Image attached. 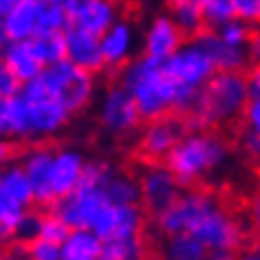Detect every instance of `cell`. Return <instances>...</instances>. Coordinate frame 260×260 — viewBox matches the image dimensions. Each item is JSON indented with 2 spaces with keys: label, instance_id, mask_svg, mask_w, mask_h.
Listing matches in <instances>:
<instances>
[{
  "label": "cell",
  "instance_id": "obj_6",
  "mask_svg": "<svg viewBox=\"0 0 260 260\" xmlns=\"http://www.w3.org/2000/svg\"><path fill=\"white\" fill-rule=\"evenodd\" d=\"M164 71L179 88L197 90V93L216 75L212 60L194 40H187L170 60H166Z\"/></svg>",
  "mask_w": 260,
  "mask_h": 260
},
{
  "label": "cell",
  "instance_id": "obj_17",
  "mask_svg": "<svg viewBox=\"0 0 260 260\" xmlns=\"http://www.w3.org/2000/svg\"><path fill=\"white\" fill-rule=\"evenodd\" d=\"M0 64L14 75L22 86L29 82H34L44 69L40 55H38V51L34 47V40L7 42L3 49H0Z\"/></svg>",
  "mask_w": 260,
  "mask_h": 260
},
{
  "label": "cell",
  "instance_id": "obj_14",
  "mask_svg": "<svg viewBox=\"0 0 260 260\" xmlns=\"http://www.w3.org/2000/svg\"><path fill=\"white\" fill-rule=\"evenodd\" d=\"M185 135V126L179 117L168 115L161 117L157 121H150L144 130L139 139V150L144 157L154 159V161H164L174 146L183 139Z\"/></svg>",
  "mask_w": 260,
  "mask_h": 260
},
{
  "label": "cell",
  "instance_id": "obj_24",
  "mask_svg": "<svg viewBox=\"0 0 260 260\" xmlns=\"http://www.w3.org/2000/svg\"><path fill=\"white\" fill-rule=\"evenodd\" d=\"M168 16L177 24L185 40H194L201 31H205L203 14H201V0H174L168 5Z\"/></svg>",
  "mask_w": 260,
  "mask_h": 260
},
{
  "label": "cell",
  "instance_id": "obj_35",
  "mask_svg": "<svg viewBox=\"0 0 260 260\" xmlns=\"http://www.w3.org/2000/svg\"><path fill=\"white\" fill-rule=\"evenodd\" d=\"M20 210H11V207H3L0 212V243H16V234L22 220Z\"/></svg>",
  "mask_w": 260,
  "mask_h": 260
},
{
  "label": "cell",
  "instance_id": "obj_48",
  "mask_svg": "<svg viewBox=\"0 0 260 260\" xmlns=\"http://www.w3.org/2000/svg\"><path fill=\"white\" fill-rule=\"evenodd\" d=\"M238 260H260V245L258 247H253L251 251H247V253H243Z\"/></svg>",
  "mask_w": 260,
  "mask_h": 260
},
{
  "label": "cell",
  "instance_id": "obj_28",
  "mask_svg": "<svg viewBox=\"0 0 260 260\" xmlns=\"http://www.w3.org/2000/svg\"><path fill=\"white\" fill-rule=\"evenodd\" d=\"M207 249L190 234L166 238V260H205Z\"/></svg>",
  "mask_w": 260,
  "mask_h": 260
},
{
  "label": "cell",
  "instance_id": "obj_50",
  "mask_svg": "<svg viewBox=\"0 0 260 260\" xmlns=\"http://www.w3.org/2000/svg\"><path fill=\"white\" fill-rule=\"evenodd\" d=\"M0 139H5V117H3V102H0Z\"/></svg>",
  "mask_w": 260,
  "mask_h": 260
},
{
  "label": "cell",
  "instance_id": "obj_19",
  "mask_svg": "<svg viewBox=\"0 0 260 260\" xmlns=\"http://www.w3.org/2000/svg\"><path fill=\"white\" fill-rule=\"evenodd\" d=\"M194 42L207 53L212 60L216 73H245V69L249 67V57H247L245 49H234L220 40L214 31H201L194 38Z\"/></svg>",
  "mask_w": 260,
  "mask_h": 260
},
{
  "label": "cell",
  "instance_id": "obj_10",
  "mask_svg": "<svg viewBox=\"0 0 260 260\" xmlns=\"http://www.w3.org/2000/svg\"><path fill=\"white\" fill-rule=\"evenodd\" d=\"M144 207L141 205H108L93 225V234L102 243L123 238H137L144 230Z\"/></svg>",
  "mask_w": 260,
  "mask_h": 260
},
{
  "label": "cell",
  "instance_id": "obj_29",
  "mask_svg": "<svg viewBox=\"0 0 260 260\" xmlns=\"http://www.w3.org/2000/svg\"><path fill=\"white\" fill-rule=\"evenodd\" d=\"M146 247L144 238H123V240H110L102 243V256L100 260H144Z\"/></svg>",
  "mask_w": 260,
  "mask_h": 260
},
{
  "label": "cell",
  "instance_id": "obj_27",
  "mask_svg": "<svg viewBox=\"0 0 260 260\" xmlns=\"http://www.w3.org/2000/svg\"><path fill=\"white\" fill-rule=\"evenodd\" d=\"M106 192V199L110 205H139V181L133 179L130 174H119L115 172L113 179L104 187Z\"/></svg>",
  "mask_w": 260,
  "mask_h": 260
},
{
  "label": "cell",
  "instance_id": "obj_2",
  "mask_svg": "<svg viewBox=\"0 0 260 260\" xmlns=\"http://www.w3.org/2000/svg\"><path fill=\"white\" fill-rule=\"evenodd\" d=\"M119 84L133 97L141 121L150 123L172 113L177 84L166 75L161 62L137 55L119 71Z\"/></svg>",
  "mask_w": 260,
  "mask_h": 260
},
{
  "label": "cell",
  "instance_id": "obj_30",
  "mask_svg": "<svg viewBox=\"0 0 260 260\" xmlns=\"http://www.w3.org/2000/svg\"><path fill=\"white\" fill-rule=\"evenodd\" d=\"M201 14L207 31H218L223 24L236 20L234 0H201Z\"/></svg>",
  "mask_w": 260,
  "mask_h": 260
},
{
  "label": "cell",
  "instance_id": "obj_33",
  "mask_svg": "<svg viewBox=\"0 0 260 260\" xmlns=\"http://www.w3.org/2000/svg\"><path fill=\"white\" fill-rule=\"evenodd\" d=\"M220 40H223L227 47H234V49H245L247 51V42H249V36H251V27L240 20H232L223 24L218 31H214Z\"/></svg>",
  "mask_w": 260,
  "mask_h": 260
},
{
  "label": "cell",
  "instance_id": "obj_32",
  "mask_svg": "<svg viewBox=\"0 0 260 260\" xmlns=\"http://www.w3.org/2000/svg\"><path fill=\"white\" fill-rule=\"evenodd\" d=\"M69 225L57 216L53 210H47L42 212V218H40V232H38V238L40 240H47V243H53V245H64V240L69 238Z\"/></svg>",
  "mask_w": 260,
  "mask_h": 260
},
{
  "label": "cell",
  "instance_id": "obj_49",
  "mask_svg": "<svg viewBox=\"0 0 260 260\" xmlns=\"http://www.w3.org/2000/svg\"><path fill=\"white\" fill-rule=\"evenodd\" d=\"M7 44V34H5V22H3V18H0V49Z\"/></svg>",
  "mask_w": 260,
  "mask_h": 260
},
{
  "label": "cell",
  "instance_id": "obj_31",
  "mask_svg": "<svg viewBox=\"0 0 260 260\" xmlns=\"http://www.w3.org/2000/svg\"><path fill=\"white\" fill-rule=\"evenodd\" d=\"M31 40H34V47H36L44 67H51V64L67 60V40H64V34L36 36V38H31Z\"/></svg>",
  "mask_w": 260,
  "mask_h": 260
},
{
  "label": "cell",
  "instance_id": "obj_8",
  "mask_svg": "<svg viewBox=\"0 0 260 260\" xmlns=\"http://www.w3.org/2000/svg\"><path fill=\"white\" fill-rule=\"evenodd\" d=\"M69 29L100 38L119 20V7L110 0H62Z\"/></svg>",
  "mask_w": 260,
  "mask_h": 260
},
{
  "label": "cell",
  "instance_id": "obj_45",
  "mask_svg": "<svg viewBox=\"0 0 260 260\" xmlns=\"http://www.w3.org/2000/svg\"><path fill=\"white\" fill-rule=\"evenodd\" d=\"M0 260H27V253H24V245H16L9 253L0 256Z\"/></svg>",
  "mask_w": 260,
  "mask_h": 260
},
{
  "label": "cell",
  "instance_id": "obj_51",
  "mask_svg": "<svg viewBox=\"0 0 260 260\" xmlns=\"http://www.w3.org/2000/svg\"><path fill=\"white\" fill-rule=\"evenodd\" d=\"M3 207H5V205H3V199H0V212H3Z\"/></svg>",
  "mask_w": 260,
  "mask_h": 260
},
{
  "label": "cell",
  "instance_id": "obj_3",
  "mask_svg": "<svg viewBox=\"0 0 260 260\" xmlns=\"http://www.w3.org/2000/svg\"><path fill=\"white\" fill-rule=\"evenodd\" d=\"M227 157H230V146L220 135L212 130L185 133L183 139L164 159V168L170 170L177 183L183 187L216 172L227 161Z\"/></svg>",
  "mask_w": 260,
  "mask_h": 260
},
{
  "label": "cell",
  "instance_id": "obj_13",
  "mask_svg": "<svg viewBox=\"0 0 260 260\" xmlns=\"http://www.w3.org/2000/svg\"><path fill=\"white\" fill-rule=\"evenodd\" d=\"M100 49L106 69L121 71L128 62H133L137 57L135 55V49H137V29H135V24L128 18L119 16V20L100 38Z\"/></svg>",
  "mask_w": 260,
  "mask_h": 260
},
{
  "label": "cell",
  "instance_id": "obj_25",
  "mask_svg": "<svg viewBox=\"0 0 260 260\" xmlns=\"http://www.w3.org/2000/svg\"><path fill=\"white\" fill-rule=\"evenodd\" d=\"M102 240L93 230H71L62 245V260H100Z\"/></svg>",
  "mask_w": 260,
  "mask_h": 260
},
{
  "label": "cell",
  "instance_id": "obj_21",
  "mask_svg": "<svg viewBox=\"0 0 260 260\" xmlns=\"http://www.w3.org/2000/svg\"><path fill=\"white\" fill-rule=\"evenodd\" d=\"M0 199H3V205L11 207V210L27 212L34 207V187H31L20 164L5 166L0 170Z\"/></svg>",
  "mask_w": 260,
  "mask_h": 260
},
{
  "label": "cell",
  "instance_id": "obj_36",
  "mask_svg": "<svg viewBox=\"0 0 260 260\" xmlns=\"http://www.w3.org/2000/svg\"><path fill=\"white\" fill-rule=\"evenodd\" d=\"M24 253H27V260H62V247L40 238L24 245Z\"/></svg>",
  "mask_w": 260,
  "mask_h": 260
},
{
  "label": "cell",
  "instance_id": "obj_40",
  "mask_svg": "<svg viewBox=\"0 0 260 260\" xmlns=\"http://www.w3.org/2000/svg\"><path fill=\"white\" fill-rule=\"evenodd\" d=\"M247 57L251 67H260V27L251 29L249 42H247Z\"/></svg>",
  "mask_w": 260,
  "mask_h": 260
},
{
  "label": "cell",
  "instance_id": "obj_15",
  "mask_svg": "<svg viewBox=\"0 0 260 260\" xmlns=\"http://www.w3.org/2000/svg\"><path fill=\"white\" fill-rule=\"evenodd\" d=\"M84 164H86V157L75 148H62V150L53 152V161H51V192H53L55 203L67 199L77 187Z\"/></svg>",
  "mask_w": 260,
  "mask_h": 260
},
{
  "label": "cell",
  "instance_id": "obj_38",
  "mask_svg": "<svg viewBox=\"0 0 260 260\" xmlns=\"http://www.w3.org/2000/svg\"><path fill=\"white\" fill-rule=\"evenodd\" d=\"M240 119H243L247 133L260 135V93L249 97V102H247V106L243 110V115H240Z\"/></svg>",
  "mask_w": 260,
  "mask_h": 260
},
{
  "label": "cell",
  "instance_id": "obj_7",
  "mask_svg": "<svg viewBox=\"0 0 260 260\" xmlns=\"http://www.w3.org/2000/svg\"><path fill=\"white\" fill-rule=\"evenodd\" d=\"M108 205L110 203L104 187L77 185L67 199L57 201L51 210L69 225V230H93L95 220Z\"/></svg>",
  "mask_w": 260,
  "mask_h": 260
},
{
  "label": "cell",
  "instance_id": "obj_11",
  "mask_svg": "<svg viewBox=\"0 0 260 260\" xmlns=\"http://www.w3.org/2000/svg\"><path fill=\"white\" fill-rule=\"evenodd\" d=\"M181 185L177 179L172 177L170 170H166L164 166H152L150 170H146L139 179V203L144 205L146 212H150L152 216H157L164 210H168L174 201L181 197Z\"/></svg>",
  "mask_w": 260,
  "mask_h": 260
},
{
  "label": "cell",
  "instance_id": "obj_1",
  "mask_svg": "<svg viewBox=\"0 0 260 260\" xmlns=\"http://www.w3.org/2000/svg\"><path fill=\"white\" fill-rule=\"evenodd\" d=\"M249 97L251 88L245 73H216L199 90L194 108L181 119L185 133H205L238 119Z\"/></svg>",
  "mask_w": 260,
  "mask_h": 260
},
{
  "label": "cell",
  "instance_id": "obj_23",
  "mask_svg": "<svg viewBox=\"0 0 260 260\" xmlns=\"http://www.w3.org/2000/svg\"><path fill=\"white\" fill-rule=\"evenodd\" d=\"M3 117H5V139H34L31 135V113L29 104L22 95L3 102Z\"/></svg>",
  "mask_w": 260,
  "mask_h": 260
},
{
  "label": "cell",
  "instance_id": "obj_16",
  "mask_svg": "<svg viewBox=\"0 0 260 260\" xmlns=\"http://www.w3.org/2000/svg\"><path fill=\"white\" fill-rule=\"evenodd\" d=\"M24 102L29 104L31 135H34V139L57 135L73 119V115H71L60 102L51 100V97H42V95L40 97H24Z\"/></svg>",
  "mask_w": 260,
  "mask_h": 260
},
{
  "label": "cell",
  "instance_id": "obj_44",
  "mask_svg": "<svg viewBox=\"0 0 260 260\" xmlns=\"http://www.w3.org/2000/svg\"><path fill=\"white\" fill-rule=\"evenodd\" d=\"M14 154V144L9 139H0V166H5Z\"/></svg>",
  "mask_w": 260,
  "mask_h": 260
},
{
  "label": "cell",
  "instance_id": "obj_43",
  "mask_svg": "<svg viewBox=\"0 0 260 260\" xmlns=\"http://www.w3.org/2000/svg\"><path fill=\"white\" fill-rule=\"evenodd\" d=\"M247 82H249L251 95L260 93V67H251V71L247 73Z\"/></svg>",
  "mask_w": 260,
  "mask_h": 260
},
{
  "label": "cell",
  "instance_id": "obj_34",
  "mask_svg": "<svg viewBox=\"0 0 260 260\" xmlns=\"http://www.w3.org/2000/svg\"><path fill=\"white\" fill-rule=\"evenodd\" d=\"M40 218H42L40 210H27L22 214L20 227H18V234H16V245H29V243H34V240H38Z\"/></svg>",
  "mask_w": 260,
  "mask_h": 260
},
{
  "label": "cell",
  "instance_id": "obj_42",
  "mask_svg": "<svg viewBox=\"0 0 260 260\" xmlns=\"http://www.w3.org/2000/svg\"><path fill=\"white\" fill-rule=\"evenodd\" d=\"M247 216H249V223L256 232H260V194L251 199L249 207H247Z\"/></svg>",
  "mask_w": 260,
  "mask_h": 260
},
{
  "label": "cell",
  "instance_id": "obj_5",
  "mask_svg": "<svg viewBox=\"0 0 260 260\" xmlns=\"http://www.w3.org/2000/svg\"><path fill=\"white\" fill-rule=\"evenodd\" d=\"M190 236H194L201 245L212 251H234L243 245V225L232 216L230 212H225L218 205V201H214L201 212V216L194 220L190 227Z\"/></svg>",
  "mask_w": 260,
  "mask_h": 260
},
{
  "label": "cell",
  "instance_id": "obj_39",
  "mask_svg": "<svg viewBox=\"0 0 260 260\" xmlns=\"http://www.w3.org/2000/svg\"><path fill=\"white\" fill-rule=\"evenodd\" d=\"M20 90H22V84L0 64V102H7L11 97L20 95Z\"/></svg>",
  "mask_w": 260,
  "mask_h": 260
},
{
  "label": "cell",
  "instance_id": "obj_9",
  "mask_svg": "<svg viewBox=\"0 0 260 260\" xmlns=\"http://www.w3.org/2000/svg\"><path fill=\"white\" fill-rule=\"evenodd\" d=\"M97 119L113 135L133 133L141 123V117L137 113L133 97L128 95V90L119 82L108 84L106 90H104L100 106H97Z\"/></svg>",
  "mask_w": 260,
  "mask_h": 260
},
{
  "label": "cell",
  "instance_id": "obj_4",
  "mask_svg": "<svg viewBox=\"0 0 260 260\" xmlns=\"http://www.w3.org/2000/svg\"><path fill=\"white\" fill-rule=\"evenodd\" d=\"M97 93L95 75L73 67L69 60L44 67L42 73L34 82L24 84L20 95L22 97H51L60 102L71 115L82 113L90 106Z\"/></svg>",
  "mask_w": 260,
  "mask_h": 260
},
{
  "label": "cell",
  "instance_id": "obj_18",
  "mask_svg": "<svg viewBox=\"0 0 260 260\" xmlns=\"http://www.w3.org/2000/svg\"><path fill=\"white\" fill-rule=\"evenodd\" d=\"M51 161H53V152L49 148H34L20 164L31 187H34L36 203L40 207H49V210L55 205L53 192H51Z\"/></svg>",
  "mask_w": 260,
  "mask_h": 260
},
{
  "label": "cell",
  "instance_id": "obj_20",
  "mask_svg": "<svg viewBox=\"0 0 260 260\" xmlns=\"http://www.w3.org/2000/svg\"><path fill=\"white\" fill-rule=\"evenodd\" d=\"M64 40H67V60L73 67L86 71L90 75H97L100 71L106 69L97 38L82 34L77 29H67L64 31Z\"/></svg>",
  "mask_w": 260,
  "mask_h": 260
},
{
  "label": "cell",
  "instance_id": "obj_37",
  "mask_svg": "<svg viewBox=\"0 0 260 260\" xmlns=\"http://www.w3.org/2000/svg\"><path fill=\"white\" fill-rule=\"evenodd\" d=\"M234 14L251 29L260 27V0H234Z\"/></svg>",
  "mask_w": 260,
  "mask_h": 260
},
{
  "label": "cell",
  "instance_id": "obj_12",
  "mask_svg": "<svg viewBox=\"0 0 260 260\" xmlns=\"http://www.w3.org/2000/svg\"><path fill=\"white\" fill-rule=\"evenodd\" d=\"M187 40L179 31V27L170 20L168 14H157L150 18V22L144 29V38H141V47H144V55L150 60H157L164 64L166 60L177 53Z\"/></svg>",
  "mask_w": 260,
  "mask_h": 260
},
{
  "label": "cell",
  "instance_id": "obj_46",
  "mask_svg": "<svg viewBox=\"0 0 260 260\" xmlns=\"http://www.w3.org/2000/svg\"><path fill=\"white\" fill-rule=\"evenodd\" d=\"M205 260H238V256L234 251H212Z\"/></svg>",
  "mask_w": 260,
  "mask_h": 260
},
{
  "label": "cell",
  "instance_id": "obj_41",
  "mask_svg": "<svg viewBox=\"0 0 260 260\" xmlns=\"http://www.w3.org/2000/svg\"><path fill=\"white\" fill-rule=\"evenodd\" d=\"M243 150L249 154V157H256L260 159V135H253V133H247L245 130V135H243Z\"/></svg>",
  "mask_w": 260,
  "mask_h": 260
},
{
  "label": "cell",
  "instance_id": "obj_26",
  "mask_svg": "<svg viewBox=\"0 0 260 260\" xmlns=\"http://www.w3.org/2000/svg\"><path fill=\"white\" fill-rule=\"evenodd\" d=\"M69 29V18L62 0H40V9L36 18V36L64 34ZM34 36V38H36Z\"/></svg>",
  "mask_w": 260,
  "mask_h": 260
},
{
  "label": "cell",
  "instance_id": "obj_22",
  "mask_svg": "<svg viewBox=\"0 0 260 260\" xmlns=\"http://www.w3.org/2000/svg\"><path fill=\"white\" fill-rule=\"evenodd\" d=\"M38 9H40V0H18L16 7L3 20L7 42H27L36 36Z\"/></svg>",
  "mask_w": 260,
  "mask_h": 260
},
{
  "label": "cell",
  "instance_id": "obj_47",
  "mask_svg": "<svg viewBox=\"0 0 260 260\" xmlns=\"http://www.w3.org/2000/svg\"><path fill=\"white\" fill-rule=\"evenodd\" d=\"M16 3H18V0H0V18H3V20L7 18L9 11L16 7Z\"/></svg>",
  "mask_w": 260,
  "mask_h": 260
}]
</instances>
